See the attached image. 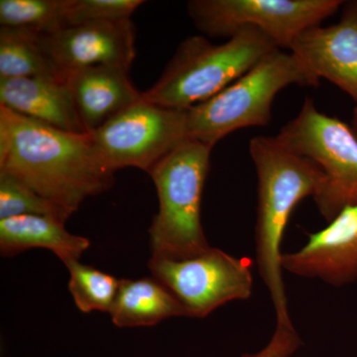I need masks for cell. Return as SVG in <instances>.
I'll use <instances>...</instances> for the list:
<instances>
[{"instance_id":"cell-6","label":"cell","mask_w":357,"mask_h":357,"mask_svg":"<svg viewBox=\"0 0 357 357\" xmlns=\"http://www.w3.org/2000/svg\"><path fill=\"white\" fill-rule=\"evenodd\" d=\"M276 137L323 171V187L312 199L326 222L357 204V137L351 126L319 112L314 100L306 98L297 116Z\"/></svg>"},{"instance_id":"cell-5","label":"cell","mask_w":357,"mask_h":357,"mask_svg":"<svg viewBox=\"0 0 357 357\" xmlns=\"http://www.w3.org/2000/svg\"><path fill=\"white\" fill-rule=\"evenodd\" d=\"M213 148L188 139L150 171L159 199L149 229L152 258L184 259L211 248L201 206Z\"/></svg>"},{"instance_id":"cell-11","label":"cell","mask_w":357,"mask_h":357,"mask_svg":"<svg viewBox=\"0 0 357 357\" xmlns=\"http://www.w3.org/2000/svg\"><path fill=\"white\" fill-rule=\"evenodd\" d=\"M282 268L333 287L357 282V204L347 206L328 227L309 234L302 248L283 253Z\"/></svg>"},{"instance_id":"cell-7","label":"cell","mask_w":357,"mask_h":357,"mask_svg":"<svg viewBox=\"0 0 357 357\" xmlns=\"http://www.w3.org/2000/svg\"><path fill=\"white\" fill-rule=\"evenodd\" d=\"M89 135L112 172L132 167L149 173L189 139L188 112L141 98Z\"/></svg>"},{"instance_id":"cell-2","label":"cell","mask_w":357,"mask_h":357,"mask_svg":"<svg viewBox=\"0 0 357 357\" xmlns=\"http://www.w3.org/2000/svg\"><path fill=\"white\" fill-rule=\"evenodd\" d=\"M249 152L257 175L256 262L276 314V325L293 326L282 268L284 234L294 208L323 187L325 175L318 164L296 154L276 136H256Z\"/></svg>"},{"instance_id":"cell-4","label":"cell","mask_w":357,"mask_h":357,"mask_svg":"<svg viewBox=\"0 0 357 357\" xmlns=\"http://www.w3.org/2000/svg\"><path fill=\"white\" fill-rule=\"evenodd\" d=\"M319 84V77L295 54L276 49L218 95L187 109L189 139L213 148L239 129L267 126L282 89Z\"/></svg>"},{"instance_id":"cell-14","label":"cell","mask_w":357,"mask_h":357,"mask_svg":"<svg viewBox=\"0 0 357 357\" xmlns=\"http://www.w3.org/2000/svg\"><path fill=\"white\" fill-rule=\"evenodd\" d=\"M0 107L62 130L88 133L64 77L0 79Z\"/></svg>"},{"instance_id":"cell-18","label":"cell","mask_w":357,"mask_h":357,"mask_svg":"<svg viewBox=\"0 0 357 357\" xmlns=\"http://www.w3.org/2000/svg\"><path fill=\"white\" fill-rule=\"evenodd\" d=\"M64 264L70 273L69 290L77 307L83 312H110L121 280L79 260Z\"/></svg>"},{"instance_id":"cell-3","label":"cell","mask_w":357,"mask_h":357,"mask_svg":"<svg viewBox=\"0 0 357 357\" xmlns=\"http://www.w3.org/2000/svg\"><path fill=\"white\" fill-rule=\"evenodd\" d=\"M276 49L280 48L266 33L252 27L243 28L220 45L204 36L188 37L142 98L168 109H191L218 95Z\"/></svg>"},{"instance_id":"cell-1","label":"cell","mask_w":357,"mask_h":357,"mask_svg":"<svg viewBox=\"0 0 357 357\" xmlns=\"http://www.w3.org/2000/svg\"><path fill=\"white\" fill-rule=\"evenodd\" d=\"M0 173L27 185L67 220L86 199L114 183V173L89 133L62 130L4 107H0Z\"/></svg>"},{"instance_id":"cell-21","label":"cell","mask_w":357,"mask_h":357,"mask_svg":"<svg viewBox=\"0 0 357 357\" xmlns=\"http://www.w3.org/2000/svg\"><path fill=\"white\" fill-rule=\"evenodd\" d=\"M142 0H65V24L131 20Z\"/></svg>"},{"instance_id":"cell-20","label":"cell","mask_w":357,"mask_h":357,"mask_svg":"<svg viewBox=\"0 0 357 357\" xmlns=\"http://www.w3.org/2000/svg\"><path fill=\"white\" fill-rule=\"evenodd\" d=\"M20 215H46L67 222L58 208L37 192L11 176L0 173V220Z\"/></svg>"},{"instance_id":"cell-8","label":"cell","mask_w":357,"mask_h":357,"mask_svg":"<svg viewBox=\"0 0 357 357\" xmlns=\"http://www.w3.org/2000/svg\"><path fill=\"white\" fill-rule=\"evenodd\" d=\"M342 0H192L190 17L211 37H230L245 27L266 33L280 49L290 50L294 40L321 25L344 6Z\"/></svg>"},{"instance_id":"cell-9","label":"cell","mask_w":357,"mask_h":357,"mask_svg":"<svg viewBox=\"0 0 357 357\" xmlns=\"http://www.w3.org/2000/svg\"><path fill=\"white\" fill-rule=\"evenodd\" d=\"M152 277L165 285L184 307L187 317L206 316L232 301L252 296V262L211 248L184 259L152 258Z\"/></svg>"},{"instance_id":"cell-23","label":"cell","mask_w":357,"mask_h":357,"mask_svg":"<svg viewBox=\"0 0 357 357\" xmlns=\"http://www.w3.org/2000/svg\"><path fill=\"white\" fill-rule=\"evenodd\" d=\"M351 128L357 137V105L354 110V114H352Z\"/></svg>"},{"instance_id":"cell-13","label":"cell","mask_w":357,"mask_h":357,"mask_svg":"<svg viewBox=\"0 0 357 357\" xmlns=\"http://www.w3.org/2000/svg\"><path fill=\"white\" fill-rule=\"evenodd\" d=\"M86 132L91 133L122 110L142 98L129 70L114 66H93L64 75Z\"/></svg>"},{"instance_id":"cell-22","label":"cell","mask_w":357,"mask_h":357,"mask_svg":"<svg viewBox=\"0 0 357 357\" xmlns=\"http://www.w3.org/2000/svg\"><path fill=\"white\" fill-rule=\"evenodd\" d=\"M302 345V340L294 326H277L266 347L256 354L241 357H292Z\"/></svg>"},{"instance_id":"cell-10","label":"cell","mask_w":357,"mask_h":357,"mask_svg":"<svg viewBox=\"0 0 357 357\" xmlns=\"http://www.w3.org/2000/svg\"><path fill=\"white\" fill-rule=\"evenodd\" d=\"M40 38L63 77L93 66L130 70L135 58V27L131 20L67 26Z\"/></svg>"},{"instance_id":"cell-19","label":"cell","mask_w":357,"mask_h":357,"mask_svg":"<svg viewBox=\"0 0 357 357\" xmlns=\"http://www.w3.org/2000/svg\"><path fill=\"white\" fill-rule=\"evenodd\" d=\"M1 27L50 34L66 27L65 0H1Z\"/></svg>"},{"instance_id":"cell-15","label":"cell","mask_w":357,"mask_h":357,"mask_svg":"<svg viewBox=\"0 0 357 357\" xmlns=\"http://www.w3.org/2000/svg\"><path fill=\"white\" fill-rule=\"evenodd\" d=\"M91 243L65 229V222L46 215H20L0 220V251L9 257L27 249L46 248L63 262L79 260Z\"/></svg>"},{"instance_id":"cell-17","label":"cell","mask_w":357,"mask_h":357,"mask_svg":"<svg viewBox=\"0 0 357 357\" xmlns=\"http://www.w3.org/2000/svg\"><path fill=\"white\" fill-rule=\"evenodd\" d=\"M40 37L26 30L0 28V79L63 77L45 52Z\"/></svg>"},{"instance_id":"cell-12","label":"cell","mask_w":357,"mask_h":357,"mask_svg":"<svg viewBox=\"0 0 357 357\" xmlns=\"http://www.w3.org/2000/svg\"><path fill=\"white\" fill-rule=\"evenodd\" d=\"M289 51L357 102V0L344 1L337 24L307 28Z\"/></svg>"},{"instance_id":"cell-16","label":"cell","mask_w":357,"mask_h":357,"mask_svg":"<svg viewBox=\"0 0 357 357\" xmlns=\"http://www.w3.org/2000/svg\"><path fill=\"white\" fill-rule=\"evenodd\" d=\"M109 314L119 328L151 326L173 317H187L177 298L154 277L121 280Z\"/></svg>"}]
</instances>
